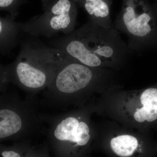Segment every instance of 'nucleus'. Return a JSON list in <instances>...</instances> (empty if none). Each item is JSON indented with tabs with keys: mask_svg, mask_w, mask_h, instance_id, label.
<instances>
[{
	"mask_svg": "<svg viewBox=\"0 0 157 157\" xmlns=\"http://www.w3.org/2000/svg\"><path fill=\"white\" fill-rule=\"evenodd\" d=\"M86 11L89 19L105 29L114 28L111 18V0H73Z\"/></svg>",
	"mask_w": 157,
	"mask_h": 157,
	"instance_id": "obj_10",
	"label": "nucleus"
},
{
	"mask_svg": "<svg viewBox=\"0 0 157 157\" xmlns=\"http://www.w3.org/2000/svg\"><path fill=\"white\" fill-rule=\"evenodd\" d=\"M95 112L105 114L124 126L144 132L157 120V88L123 90L121 85L102 94Z\"/></svg>",
	"mask_w": 157,
	"mask_h": 157,
	"instance_id": "obj_4",
	"label": "nucleus"
},
{
	"mask_svg": "<svg viewBox=\"0 0 157 157\" xmlns=\"http://www.w3.org/2000/svg\"><path fill=\"white\" fill-rule=\"evenodd\" d=\"M49 44L83 64L114 71L124 68L133 52L114 28H104L89 19L79 28Z\"/></svg>",
	"mask_w": 157,
	"mask_h": 157,
	"instance_id": "obj_1",
	"label": "nucleus"
},
{
	"mask_svg": "<svg viewBox=\"0 0 157 157\" xmlns=\"http://www.w3.org/2000/svg\"><path fill=\"white\" fill-rule=\"evenodd\" d=\"M113 25L126 36L133 52H143L157 39L155 21L147 0H123Z\"/></svg>",
	"mask_w": 157,
	"mask_h": 157,
	"instance_id": "obj_6",
	"label": "nucleus"
},
{
	"mask_svg": "<svg viewBox=\"0 0 157 157\" xmlns=\"http://www.w3.org/2000/svg\"><path fill=\"white\" fill-rule=\"evenodd\" d=\"M44 13L26 22H20L22 32L30 36L49 38L75 29L77 9L73 0H42Z\"/></svg>",
	"mask_w": 157,
	"mask_h": 157,
	"instance_id": "obj_7",
	"label": "nucleus"
},
{
	"mask_svg": "<svg viewBox=\"0 0 157 157\" xmlns=\"http://www.w3.org/2000/svg\"><path fill=\"white\" fill-rule=\"evenodd\" d=\"M115 71L89 67L74 59L60 68L45 94L57 102L83 106L94 94H102L111 88L121 85Z\"/></svg>",
	"mask_w": 157,
	"mask_h": 157,
	"instance_id": "obj_3",
	"label": "nucleus"
},
{
	"mask_svg": "<svg viewBox=\"0 0 157 157\" xmlns=\"http://www.w3.org/2000/svg\"><path fill=\"white\" fill-rule=\"evenodd\" d=\"M4 94L0 107V139L6 140L29 134L40 122L31 104Z\"/></svg>",
	"mask_w": 157,
	"mask_h": 157,
	"instance_id": "obj_9",
	"label": "nucleus"
},
{
	"mask_svg": "<svg viewBox=\"0 0 157 157\" xmlns=\"http://www.w3.org/2000/svg\"><path fill=\"white\" fill-rule=\"evenodd\" d=\"M1 155L2 157H21L20 154L14 150H5L2 152Z\"/></svg>",
	"mask_w": 157,
	"mask_h": 157,
	"instance_id": "obj_13",
	"label": "nucleus"
},
{
	"mask_svg": "<svg viewBox=\"0 0 157 157\" xmlns=\"http://www.w3.org/2000/svg\"><path fill=\"white\" fill-rule=\"evenodd\" d=\"M20 22L9 14L0 17V52L2 56H9L19 44Z\"/></svg>",
	"mask_w": 157,
	"mask_h": 157,
	"instance_id": "obj_11",
	"label": "nucleus"
},
{
	"mask_svg": "<svg viewBox=\"0 0 157 157\" xmlns=\"http://www.w3.org/2000/svg\"><path fill=\"white\" fill-rule=\"evenodd\" d=\"M73 59L61 49L48 46L31 36L21 42L13 63L1 65V88L12 82L22 89L36 93L45 90L66 63Z\"/></svg>",
	"mask_w": 157,
	"mask_h": 157,
	"instance_id": "obj_2",
	"label": "nucleus"
},
{
	"mask_svg": "<svg viewBox=\"0 0 157 157\" xmlns=\"http://www.w3.org/2000/svg\"><path fill=\"white\" fill-rule=\"evenodd\" d=\"M93 112L92 104L49 119L47 133L69 156L86 157L96 144L98 132L91 121Z\"/></svg>",
	"mask_w": 157,
	"mask_h": 157,
	"instance_id": "obj_5",
	"label": "nucleus"
},
{
	"mask_svg": "<svg viewBox=\"0 0 157 157\" xmlns=\"http://www.w3.org/2000/svg\"><path fill=\"white\" fill-rule=\"evenodd\" d=\"M98 132L96 144L108 157H155L157 146L142 131L113 124Z\"/></svg>",
	"mask_w": 157,
	"mask_h": 157,
	"instance_id": "obj_8",
	"label": "nucleus"
},
{
	"mask_svg": "<svg viewBox=\"0 0 157 157\" xmlns=\"http://www.w3.org/2000/svg\"><path fill=\"white\" fill-rule=\"evenodd\" d=\"M24 2V0H0V9L8 11L15 19L18 14V8Z\"/></svg>",
	"mask_w": 157,
	"mask_h": 157,
	"instance_id": "obj_12",
	"label": "nucleus"
}]
</instances>
